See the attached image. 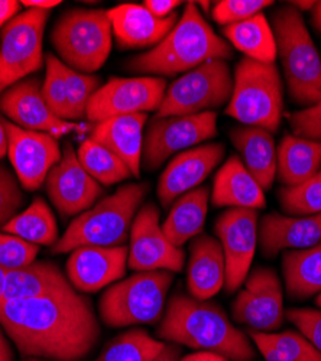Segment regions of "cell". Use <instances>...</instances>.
<instances>
[{"label": "cell", "instance_id": "obj_46", "mask_svg": "<svg viewBox=\"0 0 321 361\" xmlns=\"http://www.w3.org/2000/svg\"><path fill=\"white\" fill-rule=\"evenodd\" d=\"M20 5L28 9H41L49 11L58 5H61L60 0H22Z\"/></svg>", "mask_w": 321, "mask_h": 361}, {"label": "cell", "instance_id": "obj_32", "mask_svg": "<svg viewBox=\"0 0 321 361\" xmlns=\"http://www.w3.org/2000/svg\"><path fill=\"white\" fill-rule=\"evenodd\" d=\"M2 231L37 246H54L58 238L55 217L42 198H35L26 209L6 223Z\"/></svg>", "mask_w": 321, "mask_h": 361}, {"label": "cell", "instance_id": "obj_16", "mask_svg": "<svg viewBox=\"0 0 321 361\" xmlns=\"http://www.w3.org/2000/svg\"><path fill=\"white\" fill-rule=\"evenodd\" d=\"M0 113L13 125L32 130L49 133L55 139L87 129L85 125L55 116L42 96V85L38 77L25 78L0 94Z\"/></svg>", "mask_w": 321, "mask_h": 361}, {"label": "cell", "instance_id": "obj_53", "mask_svg": "<svg viewBox=\"0 0 321 361\" xmlns=\"http://www.w3.org/2000/svg\"><path fill=\"white\" fill-rule=\"evenodd\" d=\"M5 276H6V272L4 269H0V304L4 302V283H5Z\"/></svg>", "mask_w": 321, "mask_h": 361}, {"label": "cell", "instance_id": "obj_29", "mask_svg": "<svg viewBox=\"0 0 321 361\" xmlns=\"http://www.w3.org/2000/svg\"><path fill=\"white\" fill-rule=\"evenodd\" d=\"M209 197L206 187H198L172 204L162 230L174 246L183 247L188 240L201 234L207 217Z\"/></svg>", "mask_w": 321, "mask_h": 361}, {"label": "cell", "instance_id": "obj_18", "mask_svg": "<svg viewBox=\"0 0 321 361\" xmlns=\"http://www.w3.org/2000/svg\"><path fill=\"white\" fill-rule=\"evenodd\" d=\"M47 192L63 217L80 216L102 197V185L81 166L71 143L63 147V157L48 173Z\"/></svg>", "mask_w": 321, "mask_h": 361}, {"label": "cell", "instance_id": "obj_1", "mask_svg": "<svg viewBox=\"0 0 321 361\" xmlns=\"http://www.w3.org/2000/svg\"><path fill=\"white\" fill-rule=\"evenodd\" d=\"M0 326L28 358L80 361L100 338L90 300L74 288L45 298L4 300Z\"/></svg>", "mask_w": 321, "mask_h": 361}, {"label": "cell", "instance_id": "obj_26", "mask_svg": "<svg viewBox=\"0 0 321 361\" xmlns=\"http://www.w3.org/2000/svg\"><path fill=\"white\" fill-rule=\"evenodd\" d=\"M229 137L262 190H271L277 176V146L272 133L260 128L239 126L230 130Z\"/></svg>", "mask_w": 321, "mask_h": 361}, {"label": "cell", "instance_id": "obj_43", "mask_svg": "<svg viewBox=\"0 0 321 361\" xmlns=\"http://www.w3.org/2000/svg\"><path fill=\"white\" fill-rule=\"evenodd\" d=\"M289 125L296 136L321 140V99L303 110H298L289 116Z\"/></svg>", "mask_w": 321, "mask_h": 361}, {"label": "cell", "instance_id": "obj_11", "mask_svg": "<svg viewBox=\"0 0 321 361\" xmlns=\"http://www.w3.org/2000/svg\"><path fill=\"white\" fill-rule=\"evenodd\" d=\"M217 136V113L154 117L145 133L142 166L157 171L172 155L198 146Z\"/></svg>", "mask_w": 321, "mask_h": 361}, {"label": "cell", "instance_id": "obj_9", "mask_svg": "<svg viewBox=\"0 0 321 361\" xmlns=\"http://www.w3.org/2000/svg\"><path fill=\"white\" fill-rule=\"evenodd\" d=\"M233 93L226 59H212L175 80L165 92L155 117L190 116L223 107Z\"/></svg>", "mask_w": 321, "mask_h": 361}, {"label": "cell", "instance_id": "obj_35", "mask_svg": "<svg viewBox=\"0 0 321 361\" xmlns=\"http://www.w3.org/2000/svg\"><path fill=\"white\" fill-rule=\"evenodd\" d=\"M278 200L284 212L293 217L321 214V171L296 187H282Z\"/></svg>", "mask_w": 321, "mask_h": 361}, {"label": "cell", "instance_id": "obj_7", "mask_svg": "<svg viewBox=\"0 0 321 361\" xmlns=\"http://www.w3.org/2000/svg\"><path fill=\"white\" fill-rule=\"evenodd\" d=\"M174 276L166 270L136 272L110 285L99 300L102 321L110 328L157 322L164 312Z\"/></svg>", "mask_w": 321, "mask_h": 361}, {"label": "cell", "instance_id": "obj_36", "mask_svg": "<svg viewBox=\"0 0 321 361\" xmlns=\"http://www.w3.org/2000/svg\"><path fill=\"white\" fill-rule=\"evenodd\" d=\"M67 85V120L77 122L85 117L87 106L100 87V78L93 74H83L64 66Z\"/></svg>", "mask_w": 321, "mask_h": 361}, {"label": "cell", "instance_id": "obj_50", "mask_svg": "<svg viewBox=\"0 0 321 361\" xmlns=\"http://www.w3.org/2000/svg\"><path fill=\"white\" fill-rule=\"evenodd\" d=\"M8 155V135L4 125V120L0 118V159Z\"/></svg>", "mask_w": 321, "mask_h": 361}, {"label": "cell", "instance_id": "obj_19", "mask_svg": "<svg viewBox=\"0 0 321 361\" xmlns=\"http://www.w3.org/2000/svg\"><path fill=\"white\" fill-rule=\"evenodd\" d=\"M224 152L223 143H204L175 155L158 180L157 194L161 205L168 208L181 195L198 188L222 162Z\"/></svg>", "mask_w": 321, "mask_h": 361}, {"label": "cell", "instance_id": "obj_28", "mask_svg": "<svg viewBox=\"0 0 321 361\" xmlns=\"http://www.w3.org/2000/svg\"><path fill=\"white\" fill-rule=\"evenodd\" d=\"M321 166V142L296 135L282 137L277 150V178L285 187H296L314 176Z\"/></svg>", "mask_w": 321, "mask_h": 361}, {"label": "cell", "instance_id": "obj_51", "mask_svg": "<svg viewBox=\"0 0 321 361\" xmlns=\"http://www.w3.org/2000/svg\"><path fill=\"white\" fill-rule=\"evenodd\" d=\"M311 23L315 31L321 34V2H315L311 13Z\"/></svg>", "mask_w": 321, "mask_h": 361}, {"label": "cell", "instance_id": "obj_40", "mask_svg": "<svg viewBox=\"0 0 321 361\" xmlns=\"http://www.w3.org/2000/svg\"><path fill=\"white\" fill-rule=\"evenodd\" d=\"M271 5H274L271 0H220L214 4L212 16L216 23L229 26L262 13Z\"/></svg>", "mask_w": 321, "mask_h": 361}, {"label": "cell", "instance_id": "obj_47", "mask_svg": "<svg viewBox=\"0 0 321 361\" xmlns=\"http://www.w3.org/2000/svg\"><path fill=\"white\" fill-rule=\"evenodd\" d=\"M180 361H229L227 358L214 354V353H207V351H198L194 354H190L187 357H184Z\"/></svg>", "mask_w": 321, "mask_h": 361}, {"label": "cell", "instance_id": "obj_30", "mask_svg": "<svg viewBox=\"0 0 321 361\" xmlns=\"http://www.w3.org/2000/svg\"><path fill=\"white\" fill-rule=\"evenodd\" d=\"M282 274L288 296L304 300L321 292V242L310 249L282 255Z\"/></svg>", "mask_w": 321, "mask_h": 361}, {"label": "cell", "instance_id": "obj_34", "mask_svg": "<svg viewBox=\"0 0 321 361\" xmlns=\"http://www.w3.org/2000/svg\"><path fill=\"white\" fill-rule=\"evenodd\" d=\"M164 347L147 331L131 329L113 338L96 361H154Z\"/></svg>", "mask_w": 321, "mask_h": 361}, {"label": "cell", "instance_id": "obj_54", "mask_svg": "<svg viewBox=\"0 0 321 361\" xmlns=\"http://www.w3.org/2000/svg\"><path fill=\"white\" fill-rule=\"evenodd\" d=\"M315 302H317V305L321 308V292L318 293V296H317V299H315Z\"/></svg>", "mask_w": 321, "mask_h": 361}, {"label": "cell", "instance_id": "obj_38", "mask_svg": "<svg viewBox=\"0 0 321 361\" xmlns=\"http://www.w3.org/2000/svg\"><path fill=\"white\" fill-rule=\"evenodd\" d=\"M260 336L291 361H321V353L297 331L288 329L282 333H260Z\"/></svg>", "mask_w": 321, "mask_h": 361}, {"label": "cell", "instance_id": "obj_31", "mask_svg": "<svg viewBox=\"0 0 321 361\" xmlns=\"http://www.w3.org/2000/svg\"><path fill=\"white\" fill-rule=\"evenodd\" d=\"M223 35L230 44L258 63L274 64L278 51L272 26L264 13H258L243 22L223 27Z\"/></svg>", "mask_w": 321, "mask_h": 361}, {"label": "cell", "instance_id": "obj_23", "mask_svg": "<svg viewBox=\"0 0 321 361\" xmlns=\"http://www.w3.org/2000/svg\"><path fill=\"white\" fill-rule=\"evenodd\" d=\"M226 282V262L219 240L200 234L190 245L187 266V289L190 296L209 300L220 292Z\"/></svg>", "mask_w": 321, "mask_h": 361}, {"label": "cell", "instance_id": "obj_44", "mask_svg": "<svg viewBox=\"0 0 321 361\" xmlns=\"http://www.w3.org/2000/svg\"><path fill=\"white\" fill-rule=\"evenodd\" d=\"M181 5L183 2H180V0H147V2H143V6L147 8V11L158 19L171 16L175 13L174 11Z\"/></svg>", "mask_w": 321, "mask_h": 361}, {"label": "cell", "instance_id": "obj_5", "mask_svg": "<svg viewBox=\"0 0 321 361\" xmlns=\"http://www.w3.org/2000/svg\"><path fill=\"white\" fill-rule=\"evenodd\" d=\"M277 51L288 84L289 97L305 109L321 99V56L310 37L304 18L291 5L278 8L272 16Z\"/></svg>", "mask_w": 321, "mask_h": 361}, {"label": "cell", "instance_id": "obj_45", "mask_svg": "<svg viewBox=\"0 0 321 361\" xmlns=\"http://www.w3.org/2000/svg\"><path fill=\"white\" fill-rule=\"evenodd\" d=\"M20 2L16 0H0V27L11 22L20 9Z\"/></svg>", "mask_w": 321, "mask_h": 361}, {"label": "cell", "instance_id": "obj_33", "mask_svg": "<svg viewBox=\"0 0 321 361\" xmlns=\"http://www.w3.org/2000/svg\"><path fill=\"white\" fill-rule=\"evenodd\" d=\"M77 158L85 172L103 185H114L133 176L122 159L92 137L81 143Z\"/></svg>", "mask_w": 321, "mask_h": 361}, {"label": "cell", "instance_id": "obj_25", "mask_svg": "<svg viewBox=\"0 0 321 361\" xmlns=\"http://www.w3.org/2000/svg\"><path fill=\"white\" fill-rule=\"evenodd\" d=\"M212 202L214 207L246 209H260L267 205L264 190L235 155L222 165L214 176Z\"/></svg>", "mask_w": 321, "mask_h": 361}, {"label": "cell", "instance_id": "obj_48", "mask_svg": "<svg viewBox=\"0 0 321 361\" xmlns=\"http://www.w3.org/2000/svg\"><path fill=\"white\" fill-rule=\"evenodd\" d=\"M154 361H180V348L177 345L165 344Z\"/></svg>", "mask_w": 321, "mask_h": 361}, {"label": "cell", "instance_id": "obj_14", "mask_svg": "<svg viewBox=\"0 0 321 361\" xmlns=\"http://www.w3.org/2000/svg\"><path fill=\"white\" fill-rule=\"evenodd\" d=\"M231 317L258 333H277L285 319L282 285L271 267H256L233 300Z\"/></svg>", "mask_w": 321, "mask_h": 361}, {"label": "cell", "instance_id": "obj_24", "mask_svg": "<svg viewBox=\"0 0 321 361\" xmlns=\"http://www.w3.org/2000/svg\"><path fill=\"white\" fill-rule=\"evenodd\" d=\"M148 114H126L103 120L92 130V139L107 147L131 169L135 178L140 176L145 126Z\"/></svg>", "mask_w": 321, "mask_h": 361}, {"label": "cell", "instance_id": "obj_3", "mask_svg": "<svg viewBox=\"0 0 321 361\" xmlns=\"http://www.w3.org/2000/svg\"><path fill=\"white\" fill-rule=\"evenodd\" d=\"M231 55V48L213 31L198 5L188 2L172 31L151 51L129 59L125 67L136 74L172 77L212 59H229Z\"/></svg>", "mask_w": 321, "mask_h": 361}, {"label": "cell", "instance_id": "obj_13", "mask_svg": "<svg viewBox=\"0 0 321 361\" xmlns=\"http://www.w3.org/2000/svg\"><path fill=\"white\" fill-rule=\"evenodd\" d=\"M128 266L135 272L166 270L178 274L184 267L186 253L174 246L159 224V209L154 202L145 204L131 227Z\"/></svg>", "mask_w": 321, "mask_h": 361}, {"label": "cell", "instance_id": "obj_6", "mask_svg": "<svg viewBox=\"0 0 321 361\" xmlns=\"http://www.w3.org/2000/svg\"><path fill=\"white\" fill-rule=\"evenodd\" d=\"M284 113V85L275 64L242 58L233 75V93L226 114L245 126L279 129Z\"/></svg>", "mask_w": 321, "mask_h": 361}, {"label": "cell", "instance_id": "obj_2", "mask_svg": "<svg viewBox=\"0 0 321 361\" xmlns=\"http://www.w3.org/2000/svg\"><path fill=\"white\" fill-rule=\"evenodd\" d=\"M157 334L172 344L214 353L229 361L256 358L246 334L233 325L219 304L200 300L183 292L169 299Z\"/></svg>", "mask_w": 321, "mask_h": 361}, {"label": "cell", "instance_id": "obj_8", "mask_svg": "<svg viewBox=\"0 0 321 361\" xmlns=\"http://www.w3.org/2000/svg\"><path fill=\"white\" fill-rule=\"evenodd\" d=\"M111 35L107 11L71 9L55 23L51 42L67 67L92 74L107 61Z\"/></svg>", "mask_w": 321, "mask_h": 361}, {"label": "cell", "instance_id": "obj_20", "mask_svg": "<svg viewBox=\"0 0 321 361\" xmlns=\"http://www.w3.org/2000/svg\"><path fill=\"white\" fill-rule=\"evenodd\" d=\"M128 247H80L71 252L67 275L73 288L95 293L122 279L126 274Z\"/></svg>", "mask_w": 321, "mask_h": 361}, {"label": "cell", "instance_id": "obj_37", "mask_svg": "<svg viewBox=\"0 0 321 361\" xmlns=\"http://www.w3.org/2000/svg\"><path fill=\"white\" fill-rule=\"evenodd\" d=\"M64 63L54 54L45 55L47 74L42 82V96L51 111L67 120V85L64 78Z\"/></svg>", "mask_w": 321, "mask_h": 361}, {"label": "cell", "instance_id": "obj_42", "mask_svg": "<svg viewBox=\"0 0 321 361\" xmlns=\"http://www.w3.org/2000/svg\"><path fill=\"white\" fill-rule=\"evenodd\" d=\"M289 322H293L300 333L321 353V311L310 308H291L285 312Z\"/></svg>", "mask_w": 321, "mask_h": 361}, {"label": "cell", "instance_id": "obj_49", "mask_svg": "<svg viewBox=\"0 0 321 361\" xmlns=\"http://www.w3.org/2000/svg\"><path fill=\"white\" fill-rule=\"evenodd\" d=\"M0 361H15L13 351L4 334V328H0Z\"/></svg>", "mask_w": 321, "mask_h": 361}, {"label": "cell", "instance_id": "obj_17", "mask_svg": "<svg viewBox=\"0 0 321 361\" xmlns=\"http://www.w3.org/2000/svg\"><path fill=\"white\" fill-rule=\"evenodd\" d=\"M4 120L8 135V155L19 184L26 191H37L49 171L60 162L63 152L58 139L44 132H32Z\"/></svg>", "mask_w": 321, "mask_h": 361}, {"label": "cell", "instance_id": "obj_15", "mask_svg": "<svg viewBox=\"0 0 321 361\" xmlns=\"http://www.w3.org/2000/svg\"><path fill=\"white\" fill-rule=\"evenodd\" d=\"M258 209L229 208L216 221L214 230L226 262L227 293H235L246 281L259 240Z\"/></svg>", "mask_w": 321, "mask_h": 361}, {"label": "cell", "instance_id": "obj_10", "mask_svg": "<svg viewBox=\"0 0 321 361\" xmlns=\"http://www.w3.org/2000/svg\"><path fill=\"white\" fill-rule=\"evenodd\" d=\"M49 11L26 9L0 32V94L44 67V32Z\"/></svg>", "mask_w": 321, "mask_h": 361}, {"label": "cell", "instance_id": "obj_52", "mask_svg": "<svg viewBox=\"0 0 321 361\" xmlns=\"http://www.w3.org/2000/svg\"><path fill=\"white\" fill-rule=\"evenodd\" d=\"M288 5L294 6L298 11H311L315 2H313V0H294V2H288Z\"/></svg>", "mask_w": 321, "mask_h": 361}, {"label": "cell", "instance_id": "obj_22", "mask_svg": "<svg viewBox=\"0 0 321 361\" xmlns=\"http://www.w3.org/2000/svg\"><path fill=\"white\" fill-rule=\"evenodd\" d=\"M321 242V214L311 217L267 214L259 224V245L268 259L281 252L304 250Z\"/></svg>", "mask_w": 321, "mask_h": 361}, {"label": "cell", "instance_id": "obj_39", "mask_svg": "<svg viewBox=\"0 0 321 361\" xmlns=\"http://www.w3.org/2000/svg\"><path fill=\"white\" fill-rule=\"evenodd\" d=\"M38 253L40 246L25 242L18 235L0 233V269L5 272L34 263Z\"/></svg>", "mask_w": 321, "mask_h": 361}, {"label": "cell", "instance_id": "obj_55", "mask_svg": "<svg viewBox=\"0 0 321 361\" xmlns=\"http://www.w3.org/2000/svg\"><path fill=\"white\" fill-rule=\"evenodd\" d=\"M28 361H45V360H42V358H29Z\"/></svg>", "mask_w": 321, "mask_h": 361}, {"label": "cell", "instance_id": "obj_21", "mask_svg": "<svg viewBox=\"0 0 321 361\" xmlns=\"http://www.w3.org/2000/svg\"><path fill=\"white\" fill-rule=\"evenodd\" d=\"M111 32L121 49H139L158 45L178 22V15L172 13L158 19L143 5L123 4L107 11Z\"/></svg>", "mask_w": 321, "mask_h": 361}, {"label": "cell", "instance_id": "obj_4", "mask_svg": "<svg viewBox=\"0 0 321 361\" xmlns=\"http://www.w3.org/2000/svg\"><path fill=\"white\" fill-rule=\"evenodd\" d=\"M150 185L128 184L103 198L90 209L77 216L66 233L56 240L54 255L74 252L80 247H116L129 237L138 208L147 197Z\"/></svg>", "mask_w": 321, "mask_h": 361}, {"label": "cell", "instance_id": "obj_27", "mask_svg": "<svg viewBox=\"0 0 321 361\" xmlns=\"http://www.w3.org/2000/svg\"><path fill=\"white\" fill-rule=\"evenodd\" d=\"M73 289L68 279L52 262H34L6 272L4 299H37Z\"/></svg>", "mask_w": 321, "mask_h": 361}, {"label": "cell", "instance_id": "obj_12", "mask_svg": "<svg viewBox=\"0 0 321 361\" xmlns=\"http://www.w3.org/2000/svg\"><path fill=\"white\" fill-rule=\"evenodd\" d=\"M165 92L166 81L162 77H113L93 94L85 117L90 122L100 123L118 116L157 111Z\"/></svg>", "mask_w": 321, "mask_h": 361}, {"label": "cell", "instance_id": "obj_41", "mask_svg": "<svg viewBox=\"0 0 321 361\" xmlns=\"http://www.w3.org/2000/svg\"><path fill=\"white\" fill-rule=\"evenodd\" d=\"M23 200L16 175L6 165L0 164V228L16 216Z\"/></svg>", "mask_w": 321, "mask_h": 361}]
</instances>
